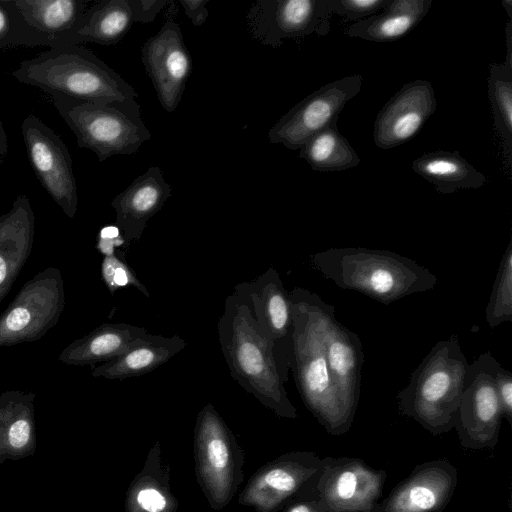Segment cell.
Listing matches in <instances>:
<instances>
[{
    "label": "cell",
    "instance_id": "obj_10",
    "mask_svg": "<svg viewBox=\"0 0 512 512\" xmlns=\"http://www.w3.org/2000/svg\"><path fill=\"white\" fill-rule=\"evenodd\" d=\"M328 0H259L249 9L250 34L263 45L279 47L286 39L330 31Z\"/></svg>",
    "mask_w": 512,
    "mask_h": 512
},
{
    "label": "cell",
    "instance_id": "obj_29",
    "mask_svg": "<svg viewBox=\"0 0 512 512\" xmlns=\"http://www.w3.org/2000/svg\"><path fill=\"white\" fill-rule=\"evenodd\" d=\"M426 14L383 11L351 24L344 33L371 42H393L410 33Z\"/></svg>",
    "mask_w": 512,
    "mask_h": 512
},
{
    "label": "cell",
    "instance_id": "obj_9",
    "mask_svg": "<svg viewBox=\"0 0 512 512\" xmlns=\"http://www.w3.org/2000/svg\"><path fill=\"white\" fill-rule=\"evenodd\" d=\"M30 165L40 184L69 218H74L78 194L72 158L60 136L33 114L21 124Z\"/></svg>",
    "mask_w": 512,
    "mask_h": 512
},
{
    "label": "cell",
    "instance_id": "obj_40",
    "mask_svg": "<svg viewBox=\"0 0 512 512\" xmlns=\"http://www.w3.org/2000/svg\"><path fill=\"white\" fill-rule=\"evenodd\" d=\"M287 512H322L318 507L309 503H299L292 506Z\"/></svg>",
    "mask_w": 512,
    "mask_h": 512
},
{
    "label": "cell",
    "instance_id": "obj_17",
    "mask_svg": "<svg viewBox=\"0 0 512 512\" xmlns=\"http://www.w3.org/2000/svg\"><path fill=\"white\" fill-rule=\"evenodd\" d=\"M172 189L159 167L151 166L125 190L117 194L111 206L116 213V226L126 248L138 241L148 221L164 206Z\"/></svg>",
    "mask_w": 512,
    "mask_h": 512
},
{
    "label": "cell",
    "instance_id": "obj_13",
    "mask_svg": "<svg viewBox=\"0 0 512 512\" xmlns=\"http://www.w3.org/2000/svg\"><path fill=\"white\" fill-rule=\"evenodd\" d=\"M141 60L158 100L169 113L178 107L191 73V57L180 26L167 20L141 47Z\"/></svg>",
    "mask_w": 512,
    "mask_h": 512
},
{
    "label": "cell",
    "instance_id": "obj_22",
    "mask_svg": "<svg viewBox=\"0 0 512 512\" xmlns=\"http://www.w3.org/2000/svg\"><path fill=\"white\" fill-rule=\"evenodd\" d=\"M147 332L142 327L128 323H103L66 346L58 360L76 366L104 363L119 356Z\"/></svg>",
    "mask_w": 512,
    "mask_h": 512
},
{
    "label": "cell",
    "instance_id": "obj_5",
    "mask_svg": "<svg viewBox=\"0 0 512 512\" xmlns=\"http://www.w3.org/2000/svg\"><path fill=\"white\" fill-rule=\"evenodd\" d=\"M469 366L456 334L437 341L399 392L400 412L434 433L451 429L456 424Z\"/></svg>",
    "mask_w": 512,
    "mask_h": 512
},
{
    "label": "cell",
    "instance_id": "obj_33",
    "mask_svg": "<svg viewBox=\"0 0 512 512\" xmlns=\"http://www.w3.org/2000/svg\"><path fill=\"white\" fill-rule=\"evenodd\" d=\"M496 389L501 405L502 415L511 423L512 420V374L498 366L495 374Z\"/></svg>",
    "mask_w": 512,
    "mask_h": 512
},
{
    "label": "cell",
    "instance_id": "obj_28",
    "mask_svg": "<svg viewBox=\"0 0 512 512\" xmlns=\"http://www.w3.org/2000/svg\"><path fill=\"white\" fill-rule=\"evenodd\" d=\"M488 97L494 126L499 133L507 168L512 167V60L493 63L488 77Z\"/></svg>",
    "mask_w": 512,
    "mask_h": 512
},
{
    "label": "cell",
    "instance_id": "obj_27",
    "mask_svg": "<svg viewBox=\"0 0 512 512\" xmlns=\"http://www.w3.org/2000/svg\"><path fill=\"white\" fill-rule=\"evenodd\" d=\"M337 120H333L313 135L300 149L299 157L315 171H343L359 165L360 158L339 132Z\"/></svg>",
    "mask_w": 512,
    "mask_h": 512
},
{
    "label": "cell",
    "instance_id": "obj_16",
    "mask_svg": "<svg viewBox=\"0 0 512 512\" xmlns=\"http://www.w3.org/2000/svg\"><path fill=\"white\" fill-rule=\"evenodd\" d=\"M383 474L358 460H339L327 467L319 490L330 512H367L380 495Z\"/></svg>",
    "mask_w": 512,
    "mask_h": 512
},
{
    "label": "cell",
    "instance_id": "obj_41",
    "mask_svg": "<svg viewBox=\"0 0 512 512\" xmlns=\"http://www.w3.org/2000/svg\"><path fill=\"white\" fill-rule=\"evenodd\" d=\"M502 5L507 12L509 20H512V1L511 0H503Z\"/></svg>",
    "mask_w": 512,
    "mask_h": 512
},
{
    "label": "cell",
    "instance_id": "obj_1",
    "mask_svg": "<svg viewBox=\"0 0 512 512\" xmlns=\"http://www.w3.org/2000/svg\"><path fill=\"white\" fill-rule=\"evenodd\" d=\"M292 326L290 367L298 391L312 414L332 434L345 432L356 409L335 384L325 350V308L316 293L301 287L289 292Z\"/></svg>",
    "mask_w": 512,
    "mask_h": 512
},
{
    "label": "cell",
    "instance_id": "obj_3",
    "mask_svg": "<svg viewBox=\"0 0 512 512\" xmlns=\"http://www.w3.org/2000/svg\"><path fill=\"white\" fill-rule=\"evenodd\" d=\"M218 334L233 379L278 415L296 418L274 357L275 342L262 334L249 305L236 294L225 300Z\"/></svg>",
    "mask_w": 512,
    "mask_h": 512
},
{
    "label": "cell",
    "instance_id": "obj_6",
    "mask_svg": "<svg viewBox=\"0 0 512 512\" xmlns=\"http://www.w3.org/2000/svg\"><path fill=\"white\" fill-rule=\"evenodd\" d=\"M53 103L75 134L77 146L93 151L100 162L113 155L138 151L151 133L141 117V106L125 102L89 103L54 97Z\"/></svg>",
    "mask_w": 512,
    "mask_h": 512
},
{
    "label": "cell",
    "instance_id": "obj_32",
    "mask_svg": "<svg viewBox=\"0 0 512 512\" xmlns=\"http://www.w3.org/2000/svg\"><path fill=\"white\" fill-rule=\"evenodd\" d=\"M388 0H328L329 10L346 21H360L383 10Z\"/></svg>",
    "mask_w": 512,
    "mask_h": 512
},
{
    "label": "cell",
    "instance_id": "obj_37",
    "mask_svg": "<svg viewBox=\"0 0 512 512\" xmlns=\"http://www.w3.org/2000/svg\"><path fill=\"white\" fill-rule=\"evenodd\" d=\"M14 18L10 0H0V49L12 47Z\"/></svg>",
    "mask_w": 512,
    "mask_h": 512
},
{
    "label": "cell",
    "instance_id": "obj_31",
    "mask_svg": "<svg viewBox=\"0 0 512 512\" xmlns=\"http://www.w3.org/2000/svg\"><path fill=\"white\" fill-rule=\"evenodd\" d=\"M101 275L111 294L119 288L133 286L146 297H149L148 290L136 277L132 268H130L125 261L120 259L116 254L104 256L101 264Z\"/></svg>",
    "mask_w": 512,
    "mask_h": 512
},
{
    "label": "cell",
    "instance_id": "obj_8",
    "mask_svg": "<svg viewBox=\"0 0 512 512\" xmlns=\"http://www.w3.org/2000/svg\"><path fill=\"white\" fill-rule=\"evenodd\" d=\"M363 77L356 73L329 82L288 110L268 131L271 144L299 150L313 135L338 116L361 90Z\"/></svg>",
    "mask_w": 512,
    "mask_h": 512
},
{
    "label": "cell",
    "instance_id": "obj_24",
    "mask_svg": "<svg viewBox=\"0 0 512 512\" xmlns=\"http://www.w3.org/2000/svg\"><path fill=\"white\" fill-rule=\"evenodd\" d=\"M315 470L296 462L274 464L250 482L241 501L261 512H271L296 492Z\"/></svg>",
    "mask_w": 512,
    "mask_h": 512
},
{
    "label": "cell",
    "instance_id": "obj_38",
    "mask_svg": "<svg viewBox=\"0 0 512 512\" xmlns=\"http://www.w3.org/2000/svg\"><path fill=\"white\" fill-rule=\"evenodd\" d=\"M185 15L192 21L194 26H201L208 18L206 4L208 0H180Z\"/></svg>",
    "mask_w": 512,
    "mask_h": 512
},
{
    "label": "cell",
    "instance_id": "obj_26",
    "mask_svg": "<svg viewBox=\"0 0 512 512\" xmlns=\"http://www.w3.org/2000/svg\"><path fill=\"white\" fill-rule=\"evenodd\" d=\"M133 23L128 0L99 1L84 12L73 44L114 45L127 34Z\"/></svg>",
    "mask_w": 512,
    "mask_h": 512
},
{
    "label": "cell",
    "instance_id": "obj_19",
    "mask_svg": "<svg viewBox=\"0 0 512 512\" xmlns=\"http://www.w3.org/2000/svg\"><path fill=\"white\" fill-rule=\"evenodd\" d=\"M35 215L28 197L20 194L0 216V303L31 255Z\"/></svg>",
    "mask_w": 512,
    "mask_h": 512
},
{
    "label": "cell",
    "instance_id": "obj_34",
    "mask_svg": "<svg viewBox=\"0 0 512 512\" xmlns=\"http://www.w3.org/2000/svg\"><path fill=\"white\" fill-rule=\"evenodd\" d=\"M134 23L148 24L169 3L167 0H128Z\"/></svg>",
    "mask_w": 512,
    "mask_h": 512
},
{
    "label": "cell",
    "instance_id": "obj_35",
    "mask_svg": "<svg viewBox=\"0 0 512 512\" xmlns=\"http://www.w3.org/2000/svg\"><path fill=\"white\" fill-rule=\"evenodd\" d=\"M136 501L146 512H163L167 501L163 493L154 487H144L138 491Z\"/></svg>",
    "mask_w": 512,
    "mask_h": 512
},
{
    "label": "cell",
    "instance_id": "obj_7",
    "mask_svg": "<svg viewBox=\"0 0 512 512\" xmlns=\"http://www.w3.org/2000/svg\"><path fill=\"white\" fill-rule=\"evenodd\" d=\"M65 301L61 271L50 266L38 272L0 314V347L41 339L58 323Z\"/></svg>",
    "mask_w": 512,
    "mask_h": 512
},
{
    "label": "cell",
    "instance_id": "obj_2",
    "mask_svg": "<svg viewBox=\"0 0 512 512\" xmlns=\"http://www.w3.org/2000/svg\"><path fill=\"white\" fill-rule=\"evenodd\" d=\"M309 262L341 289L356 291L382 304L432 290L437 284L429 269L389 250L330 248L310 255Z\"/></svg>",
    "mask_w": 512,
    "mask_h": 512
},
{
    "label": "cell",
    "instance_id": "obj_25",
    "mask_svg": "<svg viewBox=\"0 0 512 512\" xmlns=\"http://www.w3.org/2000/svg\"><path fill=\"white\" fill-rule=\"evenodd\" d=\"M453 486L443 468L429 467L413 474L389 498L384 512H435L446 502Z\"/></svg>",
    "mask_w": 512,
    "mask_h": 512
},
{
    "label": "cell",
    "instance_id": "obj_15",
    "mask_svg": "<svg viewBox=\"0 0 512 512\" xmlns=\"http://www.w3.org/2000/svg\"><path fill=\"white\" fill-rule=\"evenodd\" d=\"M199 472L215 503L224 504L234 482V461L229 434L212 405L198 416L196 427Z\"/></svg>",
    "mask_w": 512,
    "mask_h": 512
},
{
    "label": "cell",
    "instance_id": "obj_4",
    "mask_svg": "<svg viewBox=\"0 0 512 512\" xmlns=\"http://www.w3.org/2000/svg\"><path fill=\"white\" fill-rule=\"evenodd\" d=\"M12 76L52 98L111 103L125 102L138 96L115 70L82 45L50 48L22 61Z\"/></svg>",
    "mask_w": 512,
    "mask_h": 512
},
{
    "label": "cell",
    "instance_id": "obj_14",
    "mask_svg": "<svg viewBox=\"0 0 512 512\" xmlns=\"http://www.w3.org/2000/svg\"><path fill=\"white\" fill-rule=\"evenodd\" d=\"M432 84L423 79L404 84L378 112L373 140L381 149H391L413 139L436 110Z\"/></svg>",
    "mask_w": 512,
    "mask_h": 512
},
{
    "label": "cell",
    "instance_id": "obj_18",
    "mask_svg": "<svg viewBox=\"0 0 512 512\" xmlns=\"http://www.w3.org/2000/svg\"><path fill=\"white\" fill-rule=\"evenodd\" d=\"M325 350L331 376L350 406L356 409L362 378L364 353L356 333L340 323L334 306L325 308Z\"/></svg>",
    "mask_w": 512,
    "mask_h": 512
},
{
    "label": "cell",
    "instance_id": "obj_39",
    "mask_svg": "<svg viewBox=\"0 0 512 512\" xmlns=\"http://www.w3.org/2000/svg\"><path fill=\"white\" fill-rule=\"evenodd\" d=\"M8 152V138L0 119V165L3 163Z\"/></svg>",
    "mask_w": 512,
    "mask_h": 512
},
{
    "label": "cell",
    "instance_id": "obj_12",
    "mask_svg": "<svg viewBox=\"0 0 512 512\" xmlns=\"http://www.w3.org/2000/svg\"><path fill=\"white\" fill-rule=\"evenodd\" d=\"M499 365L490 352L470 363L455 425L472 444L486 446L497 439L503 416L495 383Z\"/></svg>",
    "mask_w": 512,
    "mask_h": 512
},
{
    "label": "cell",
    "instance_id": "obj_30",
    "mask_svg": "<svg viewBox=\"0 0 512 512\" xmlns=\"http://www.w3.org/2000/svg\"><path fill=\"white\" fill-rule=\"evenodd\" d=\"M485 318L491 329L504 322H512V238L501 258Z\"/></svg>",
    "mask_w": 512,
    "mask_h": 512
},
{
    "label": "cell",
    "instance_id": "obj_21",
    "mask_svg": "<svg viewBox=\"0 0 512 512\" xmlns=\"http://www.w3.org/2000/svg\"><path fill=\"white\" fill-rule=\"evenodd\" d=\"M186 345L178 335L164 337L147 332L119 356L95 366L91 375L120 381L141 376L166 363Z\"/></svg>",
    "mask_w": 512,
    "mask_h": 512
},
{
    "label": "cell",
    "instance_id": "obj_20",
    "mask_svg": "<svg viewBox=\"0 0 512 512\" xmlns=\"http://www.w3.org/2000/svg\"><path fill=\"white\" fill-rule=\"evenodd\" d=\"M236 293H245L252 303V314L262 334L276 342L290 336L292 319L289 293L274 268L250 283L235 287Z\"/></svg>",
    "mask_w": 512,
    "mask_h": 512
},
{
    "label": "cell",
    "instance_id": "obj_36",
    "mask_svg": "<svg viewBox=\"0 0 512 512\" xmlns=\"http://www.w3.org/2000/svg\"><path fill=\"white\" fill-rule=\"evenodd\" d=\"M125 245V240L117 226L103 227L98 234L96 248L104 256L114 255L117 246Z\"/></svg>",
    "mask_w": 512,
    "mask_h": 512
},
{
    "label": "cell",
    "instance_id": "obj_11",
    "mask_svg": "<svg viewBox=\"0 0 512 512\" xmlns=\"http://www.w3.org/2000/svg\"><path fill=\"white\" fill-rule=\"evenodd\" d=\"M14 18L12 47L74 45L88 3L83 0H10Z\"/></svg>",
    "mask_w": 512,
    "mask_h": 512
},
{
    "label": "cell",
    "instance_id": "obj_23",
    "mask_svg": "<svg viewBox=\"0 0 512 512\" xmlns=\"http://www.w3.org/2000/svg\"><path fill=\"white\" fill-rule=\"evenodd\" d=\"M413 171L431 183L440 194L483 187L487 178L458 151L427 152L412 162Z\"/></svg>",
    "mask_w": 512,
    "mask_h": 512
}]
</instances>
